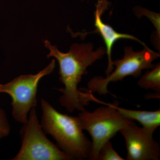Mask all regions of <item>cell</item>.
<instances>
[{"mask_svg": "<svg viewBox=\"0 0 160 160\" xmlns=\"http://www.w3.org/2000/svg\"><path fill=\"white\" fill-rule=\"evenodd\" d=\"M41 106L40 124L45 133L51 135L58 147L72 159H90L91 142L83 132L78 117L61 113L43 98Z\"/></svg>", "mask_w": 160, "mask_h": 160, "instance_id": "cell-2", "label": "cell"}, {"mask_svg": "<svg viewBox=\"0 0 160 160\" xmlns=\"http://www.w3.org/2000/svg\"><path fill=\"white\" fill-rule=\"evenodd\" d=\"M127 149V160H159V143L153 139L154 132L132 122L119 131Z\"/></svg>", "mask_w": 160, "mask_h": 160, "instance_id": "cell-7", "label": "cell"}, {"mask_svg": "<svg viewBox=\"0 0 160 160\" xmlns=\"http://www.w3.org/2000/svg\"><path fill=\"white\" fill-rule=\"evenodd\" d=\"M133 10L135 14L138 17H142V16L147 17L150 20L155 28L157 29V33L160 35V13L149 11L140 7H136Z\"/></svg>", "mask_w": 160, "mask_h": 160, "instance_id": "cell-12", "label": "cell"}, {"mask_svg": "<svg viewBox=\"0 0 160 160\" xmlns=\"http://www.w3.org/2000/svg\"><path fill=\"white\" fill-rule=\"evenodd\" d=\"M101 104L106 106L99 107L92 112L85 109L80 112L78 115L83 130L88 132L92 138L90 158L92 160H97L99 152L103 145L133 122L120 114L112 104L103 102Z\"/></svg>", "mask_w": 160, "mask_h": 160, "instance_id": "cell-3", "label": "cell"}, {"mask_svg": "<svg viewBox=\"0 0 160 160\" xmlns=\"http://www.w3.org/2000/svg\"><path fill=\"white\" fill-rule=\"evenodd\" d=\"M140 88L151 89L160 92V64L158 63L150 71H147L140 78L138 82Z\"/></svg>", "mask_w": 160, "mask_h": 160, "instance_id": "cell-10", "label": "cell"}, {"mask_svg": "<svg viewBox=\"0 0 160 160\" xmlns=\"http://www.w3.org/2000/svg\"><path fill=\"white\" fill-rule=\"evenodd\" d=\"M55 67V60L53 59L37 74L23 75L9 82L0 84V92L11 97L12 114L18 122L23 124L27 122L29 112L37 106V95L40 80L51 73Z\"/></svg>", "mask_w": 160, "mask_h": 160, "instance_id": "cell-6", "label": "cell"}, {"mask_svg": "<svg viewBox=\"0 0 160 160\" xmlns=\"http://www.w3.org/2000/svg\"><path fill=\"white\" fill-rule=\"evenodd\" d=\"M109 6V2L107 0L98 1L94 12V26L96 29L93 31L101 36L106 45V54L108 59V67L106 71V76L109 75L114 69L112 58V52L113 45L117 41L122 39H131L138 42L144 47H147L145 43L134 36L118 32L110 25L103 22L102 15L108 9Z\"/></svg>", "mask_w": 160, "mask_h": 160, "instance_id": "cell-8", "label": "cell"}, {"mask_svg": "<svg viewBox=\"0 0 160 160\" xmlns=\"http://www.w3.org/2000/svg\"><path fill=\"white\" fill-rule=\"evenodd\" d=\"M113 149L110 141L105 143L101 147L97 160H124Z\"/></svg>", "mask_w": 160, "mask_h": 160, "instance_id": "cell-11", "label": "cell"}, {"mask_svg": "<svg viewBox=\"0 0 160 160\" xmlns=\"http://www.w3.org/2000/svg\"><path fill=\"white\" fill-rule=\"evenodd\" d=\"M10 126L6 112L0 107V140L9 135Z\"/></svg>", "mask_w": 160, "mask_h": 160, "instance_id": "cell-13", "label": "cell"}, {"mask_svg": "<svg viewBox=\"0 0 160 160\" xmlns=\"http://www.w3.org/2000/svg\"><path fill=\"white\" fill-rule=\"evenodd\" d=\"M124 51L122 58L112 61V65L116 66L114 71L105 78L97 76L90 79L87 84V91L97 92L100 95L110 93L108 89L109 83L122 81L128 76L139 77L144 69L153 68L155 65L152 62L160 57V53L148 47H144L142 51L135 52L131 46H126Z\"/></svg>", "mask_w": 160, "mask_h": 160, "instance_id": "cell-4", "label": "cell"}, {"mask_svg": "<svg viewBox=\"0 0 160 160\" xmlns=\"http://www.w3.org/2000/svg\"><path fill=\"white\" fill-rule=\"evenodd\" d=\"M44 43L49 50L47 57L54 58L59 65V80L64 86V88L58 89L62 93L59 98L61 106L72 112L85 110L90 102H96L98 99L92 92L80 91L78 86L83 76L87 74V68L106 54V48L100 47L94 51L92 43H75L68 52L64 53L48 40Z\"/></svg>", "mask_w": 160, "mask_h": 160, "instance_id": "cell-1", "label": "cell"}, {"mask_svg": "<svg viewBox=\"0 0 160 160\" xmlns=\"http://www.w3.org/2000/svg\"><path fill=\"white\" fill-rule=\"evenodd\" d=\"M23 125L20 132L22 146L12 160H73L46 137L35 108L31 109Z\"/></svg>", "mask_w": 160, "mask_h": 160, "instance_id": "cell-5", "label": "cell"}, {"mask_svg": "<svg viewBox=\"0 0 160 160\" xmlns=\"http://www.w3.org/2000/svg\"><path fill=\"white\" fill-rule=\"evenodd\" d=\"M112 106L124 117L137 121L146 130L154 132L160 126V109L154 111H142L121 108L116 103Z\"/></svg>", "mask_w": 160, "mask_h": 160, "instance_id": "cell-9", "label": "cell"}]
</instances>
